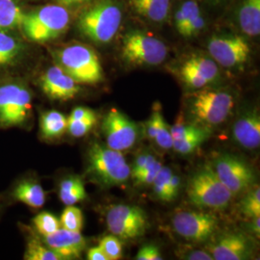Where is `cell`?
I'll list each match as a JSON object with an SVG mask.
<instances>
[{"label": "cell", "instance_id": "5bb4252c", "mask_svg": "<svg viewBox=\"0 0 260 260\" xmlns=\"http://www.w3.org/2000/svg\"><path fill=\"white\" fill-rule=\"evenodd\" d=\"M39 84L49 100L59 102L75 99L81 90L80 84L57 64L47 68L40 76Z\"/></svg>", "mask_w": 260, "mask_h": 260}, {"label": "cell", "instance_id": "ee69618b", "mask_svg": "<svg viewBox=\"0 0 260 260\" xmlns=\"http://www.w3.org/2000/svg\"><path fill=\"white\" fill-rule=\"evenodd\" d=\"M87 258L89 260H109L100 245L96 247H92L88 250Z\"/></svg>", "mask_w": 260, "mask_h": 260}, {"label": "cell", "instance_id": "b9f144b4", "mask_svg": "<svg viewBox=\"0 0 260 260\" xmlns=\"http://www.w3.org/2000/svg\"><path fill=\"white\" fill-rule=\"evenodd\" d=\"M180 182H181L180 177L173 173L171 179H170V183H169L170 202L175 201L177 195H178V192H179V189H180Z\"/></svg>", "mask_w": 260, "mask_h": 260}, {"label": "cell", "instance_id": "8d00e7d4", "mask_svg": "<svg viewBox=\"0 0 260 260\" xmlns=\"http://www.w3.org/2000/svg\"><path fill=\"white\" fill-rule=\"evenodd\" d=\"M154 141L156 142L158 146L163 149H173L174 139L171 134V130L169 127V124L165 120H163L159 125L157 133L155 135Z\"/></svg>", "mask_w": 260, "mask_h": 260}, {"label": "cell", "instance_id": "7bdbcfd3", "mask_svg": "<svg viewBox=\"0 0 260 260\" xmlns=\"http://www.w3.org/2000/svg\"><path fill=\"white\" fill-rule=\"evenodd\" d=\"M184 258L188 260H213L211 253L205 250H195L186 253Z\"/></svg>", "mask_w": 260, "mask_h": 260}, {"label": "cell", "instance_id": "7402d4cb", "mask_svg": "<svg viewBox=\"0 0 260 260\" xmlns=\"http://www.w3.org/2000/svg\"><path fill=\"white\" fill-rule=\"evenodd\" d=\"M68 118L56 110L43 112L40 118L41 136L46 140H55L62 137L67 131Z\"/></svg>", "mask_w": 260, "mask_h": 260}, {"label": "cell", "instance_id": "9a60e30c", "mask_svg": "<svg viewBox=\"0 0 260 260\" xmlns=\"http://www.w3.org/2000/svg\"><path fill=\"white\" fill-rule=\"evenodd\" d=\"M207 251L215 260H246L253 255L254 246L244 233H226L210 244Z\"/></svg>", "mask_w": 260, "mask_h": 260}, {"label": "cell", "instance_id": "44dd1931", "mask_svg": "<svg viewBox=\"0 0 260 260\" xmlns=\"http://www.w3.org/2000/svg\"><path fill=\"white\" fill-rule=\"evenodd\" d=\"M130 5L140 16L152 22L167 19L171 0H130Z\"/></svg>", "mask_w": 260, "mask_h": 260}, {"label": "cell", "instance_id": "83f0119b", "mask_svg": "<svg viewBox=\"0 0 260 260\" xmlns=\"http://www.w3.org/2000/svg\"><path fill=\"white\" fill-rule=\"evenodd\" d=\"M61 228L80 233L83 229L84 216L80 208L74 205H67L65 210L60 217Z\"/></svg>", "mask_w": 260, "mask_h": 260}, {"label": "cell", "instance_id": "9c48e42d", "mask_svg": "<svg viewBox=\"0 0 260 260\" xmlns=\"http://www.w3.org/2000/svg\"><path fill=\"white\" fill-rule=\"evenodd\" d=\"M108 231L120 240H131L143 236L149 226L146 212L136 205H113L107 211Z\"/></svg>", "mask_w": 260, "mask_h": 260}, {"label": "cell", "instance_id": "c3c4849f", "mask_svg": "<svg viewBox=\"0 0 260 260\" xmlns=\"http://www.w3.org/2000/svg\"><path fill=\"white\" fill-rule=\"evenodd\" d=\"M0 211H1V202H0Z\"/></svg>", "mask_w": 260, "mask_h": 260}, {"label": "cell", "instance_id": "30bf717a", "mask_svg": "<svg viewBox=\"0 0 260 260\" xmlns=\"http://www.w3.org/2000/svg\"><path fill=\"white\" fill-rule=\"evenodd\" d=\"M209 55L218 65L228 69L239 68L251 55L248 41L239 35H217L208 41Z\"/></svg>", "mask_w": 260, "mask_h": 260}, {"label": "cell", "instance_id": "bcb514c9", "mask_svg": "<svg viewBox=\"0 0 260 260\" xmlns=\"http://www.w3.org/2000/svg\"><path fill=\"white\" fill-rule=\"evenodd\" d=\"M251 231L252 233L259 235L260 233V217H256L253 219L251 223Z\"/></svg>", "mask_w": 260, "mask_h": 260}, {"label": "cell", "instance_id": "ffe728a7", "mask_svg": "<svg viewBox=\"0 0 260 260\" xmlns=\"http://www.w3.org/2000/svg\"><path fill=\"white\" fill-rule=\"evenodd\" d=\"M237 22L244 34L256 37L260 33V0H243L237 12Z\"/></svg>", "mask_w": 260, "mask_h": 260}, {"label": "cell", "instance_id": "8fae6325", "mask_svg": "<svg viewBox=\"0 0 260 260\" xmlns=\"http://www.w3.org/2000/svg\"><path fill=\"white\" fill-rule=\"evenodd\" d=\"M215 173L233 195L248 190L255 181L252 168L240 158L223 154L214 160Z\"/></svg>", "mask_w": 260, "mask_h": 260}, {"label": "cell", "instance_id": "4dcf8cb0", "mask_svg": "<svg viewBox=\"0 0 260 260\" xmlns=\"http://www.w3.org/2000/svg\"><path fill=\"white\" fill-rule=\"evenodd\" d=\"M172 175L173 171L170 168L162 166L160 172L158 173L157 177H155L151 184L153 194L161 202L171 203L169 197V183Z\"/></svg>", "mask_w": 260, "mask_h": 260}, {"label": "cell", "instance_id": "52a82bcc", "mask_svg": "<svg viewBox=\"0 0 260 260\" xmlns=\"http://www.w3.org/2000/svg\"><path fill=\"white\" fill-rule=\"evenodd\" d=\"M187 104L196 121L207 126H216L231 115L234 99L226 91L203 88L188 96Z\"/></svg>", "mask_w": 260, "mask_h": 260}, {"label": "cell", "instance_id": "f546056e", "mask_svg": "<svg viewBox=\"0 0 260 260\" xmlns=\"http://www.w3.org/2000/svg\"><path fill=\"white\" fill-rule=\"evenodd\" d=\"M209 131L204 128L201 132L197 133L195 135L186 137L183 139L176 140L173 144V149L180 154H188L193 152L196 149H198L205 140L208 137Z\"/></svg>", "mask_w": 260, "mask_h": 260}, {"label": "cell", "instance_id": "ab89813d", "mask_svg": "<svg viewBox=\"0 0 260 260\" xmlns=\"http://www.w3.org/2000/svg\"><path fill=\"white\" fill-rule=\"evenodd\" d=\"M137 260H162V254L156 246L145 245L140 248L139 251L135 257Z\"/></svg>", "mask_w": 260, "mask_h": 260}, {"label": "cell", "instance_id": "836d02e7", "mask_svg": "<svg viewBox=\"0 0 260 260\" xmlns=\"http://www.w3.org/2000/svg\"><path fill=\"white\" fill-rule=\"evenodd\" d=\"M100 246L109 260L121 259L122 256L121 242L115 235H108L103 237L100 241Z\"/></svg>", "mask_w": 260, "mask_h": 260}, {"label": "cell", "instance_id": "1f68e13d", "mask_svg": "<svg viewBox=\"0 0 260 260\" xmlns=\"http://www.w3.org/2000/svg\"><path fill=\"white\" fill-rule=\"evenodd\" d=\"M240 210L248 218L254 219L260 217V189L258 186L250 191L249 194L243 199Z\"/></svg>", "mask_w": 260, "mask_h": 260}, {"label": "cell", "instance_id": "6da1fadb", "mask_svg": "<svg viewBox=\"0 0 260 260\" xmlns=\"http://www.w3.org/2000/svg\"><path fill=\"white\" fill-rule=\"evenodd\" d=\"M71 14L61 4H47L23 14L19 27L29 41L47 43L53 41L69 27Z\"/></svg>", "mask_w": 260, "mask_h": 260}, {"label": "cell", "instance_id": "7c38bea8", "mask_svg": "<svg viewBox=\"0 0 260 260\" xmlns=\"http://www.w3.org/2000/svg\"><path fill=\"white\" fill-rule=\"evenodd\" d=\"M175 232L192 243H203L212 237L218 220L213 214L202 211H179L173 217Z\"/></svg>", "mask_w": 260, "mask_h": 260}, {"label": "cell", "instance_id": "ac0fdd59", "mask_svg": "<svg viewBox=\"0 0 260 260\" xmlns=\"http://www.w3.org/2000/svg\"><path fill=\"white\" fill-rule=\"evenodd\" d=\"M27 53V47L19 38L0 31V70L20 64Z\"/></svg>", "mask_w": 260, "mask_h": 260}, {"label": "cell", "instance_id": "7dc6e473", "mask_svg": "<svg viewBox=\"0 0 260 260\" xmlns=\"http://www.w3.org/2000/svg\"><path fill=\"white\" fill-rule=\"evenodd\" d=\"M212 1H215V2H219V1H223V0H212Z\"/></svg>", "mask_w": 260, "mask_h": 260}, {"label": "cell", "instance_id": "3957f363", "mask_svg": "<svg viewBox=\"0 0 260 260\" xmlns=\"http://www.w3.org/2000/svg\"><path fill=\"white\" fill-rule=\"evenodd\" d=\"M33 94L19 79L0 81V128L24 127L32 118Z\"/></svg>", "mask_w": 260, "mask_h": 260}, {"label": "cell", "instance_id": "ba28073f", "mask_svg": "<svg viewBox=\"0 0 260 260\" xmlns=\"http://www.w3.org/2000/svg\"><path fill=\"white\" fill-rule=\"evenodd\" d=\"M122 59L135 66H157L168 56V47L160 39L140 30H133L121 40Z\"/></svg>", "mask_w": 260, "mask_h": 260}, {"label": "cell", "instance_id": "d6a6232c", "mask_svg": "<svg viewBox=\"0 0 260 260\" xmlns=\"http://www.w3.org/2000/svg\"><path fill=\"white\" fill-rule=\"evenodd\" d=\"M98 117L93 116L83 120H69L68 119V125L67 131L75 138L83 137L86 134H88L93 126L96 124Z\"/></svg>", "mask_w": 260, "mask_h": 260}, {"label": "cell", "instance_id": "d6986e66", "mask_svg": "<svg viewBox=\"0 0 260 260\" xmlns=\"http://www.w3.org/2000/svg\"><path fill=\"white\" fill-rule=\"evenodd\" d=\"M15 201L27 205L33 209L42 208L47 200V192L43 186L34 179H22L17 183L12 192Z\"/></svg>", "mask_w": 260, "mask_h": 260}, {"label": "cell", "instance_id": "2e32d148", "mask_svg": "<svg viewBox=\"0 0 260 260\" xmlns=\"http://www.w3.org/2000/svg\"><path fill=\"white\" fill-rule=\"evenodd\" d=\"M42 240L62 260L80 258L87 246L86 239L81 233L63 228H60L55 233L43 236Z\"/></svg>", "mask_w": 260, "mask_h": 260}, {"label": "cell", "instance_id": "4fadbf2b", "mask_svg": "<svg viewBox=\"0 0 260 260\" xmlns=\"http://www.w3.org/2000/svg\"><path fill=\"white\" fill-rule=\"evenodd\" d=\"M103 131L108 148L118 151L131 149L138 138L136 123L117 108H112L104 117Z\"/></svg>", "mask_w": 260, "mask_h": 260}, {"label": "cell", "instance_id": "8992f818", "mask_svg": "<svg viewBox=\"0 0 260 260\" xmlns=\"http://www.w3.org/2000/svg\"><path fill=\"white\" fill-rule=\"evenodd\" d=\"M187 196L197 207L221 210L229 206L233 194L223 185L213 167L205 165L190 177Z\"/></svg>", "mask_w": 260, "mask_h": 260}, {"label": "cell", "instance_id": "f35d334b", "mask_svg": "<svg viewBox=\"0 0 260 260\" xmlns=\"http://www.w3.org/2000/svg\"><path fill=\"white\" fill-rule=\"evenodd\" d=\"M164 120L159 108H155L146 124V133L149 139L154 140L160 123Z\"/></svg>", "mask_w": 260, "mask_h": 260}, {"label": "cell", "instance_id": "cb8c5ba5", "mask_svg": "<svg viewBox=\"0 0 260 260\" xmlns=\"http://www.w3.org/2000/svg\"><path fill=\"white\" fill-rule=\"evenodd\" d=\"M23 14L17 0H0V31L19 27Z\"/></svg>", "mask_w": 260, "mask_h": 260}, {"label": "cell", "instance_id": "5b68a950", "mask_svg": "<svg viewBox=\"0 0 260 260\" xmlns=\"http://www.w3.org/2000/svg\"><path fill=\"white\" fill-rule=\"evenodd\" d=\"M87 173L100 185L112 187L129 179L130 167L121 151L94 143L88 151Z\"/></svg>", "mask_w": 260, "mask_h": 260}, {"label": "cell", "instance_id": "277c9868", "mask_svg": "<svg viewBox=\"0 0 260 260\" xmlns=\"http://www.w3.org/2000/svg\"><path fill=\"white\" fill-rule=\"evenodd\" d=\"M56 62L78 84H98L104 78L95 51L83 44H71L56 50Z\"/></svg>", "mask_w": 260, "mask_h": 260}, {"label": "cell", "instance_id": "d4e9b609", "mask_svg": "<svg viewBox=\"0 0 260 260\" xmlns=\"http://www.w3.org/2000/svg\"><path fill=\"white\" fill-rule=\"evenodd\" d=\"M183 66L205 79L208 84L213 82L219 75V67L212 58L203 55H194L187 59Z\"/></svg>", "mask_w": 260, "mask_h": 260}, {"label": "cell", "instance_id": "7a4b0ae2", "mask_svg": "<svg viewBox=\"0 0 260 260\" xmlns=\"http://www.w3.org/2000/svg\"><path fill=\"white\" fill-rule=\"evenodd\" d=\"M122 12L114 0H100L85 10L78 19L84 36L95 44H108L121 27Z\"/></svg>", "mask_w": 260, "mask_h": 260}, {"label": "cell", "instance_id": "d590c367", "mask_svg": "<svg viewBox=\"0 0 260 260\" xmlns=\"http://www.w3.org/2000/svg\"><path fill=\"white\" fill-rule=\"evenodd\" d=\"M162 163L155 159L149 167L147 168L140 176L134 179L135 183L138 185H149L152 184L155 177H157L158 173L162 168Z\"/></svg>", "mask_w": 260, "mask_h": 260}, {"label": "cell", "instance_id": "74e56055", "mask_svg": "<svg viewBox=\"0 0 260 260\" xmlns=\"http://www.w3.org/2000/svg\"><path fill=\"white\" fill-rule=\"evenodd\" d=\"M156 158L154 157L152 154L150 153H143L140 154L138 157L136 158L133 167L130 169V177L133 179H135L136 177L140 176L149 165L155 160Z\"/></svg>", "mask_w": 260, "mask_h": 260}, {"label": "cell", "instance_id": "f6af8a7d", "mask_svg": "<svg viewBox=\"0 0 260 260\" xmlns=\"http://www.w3.org/2000/svg\"><path fill=\"white\" fill-rule=\"evenodd\" d=\"M58 4H61L63 6H74L87 2L88 0H57Z\"/></svg>", "mask_w": 260, "mask_h": 260}, {"label": "cell", "instance_id": "e0dca14e", "mask_svg": "<svg viewBox=\"0 0 260 260\" xmlns=\"http://www.w3.org/2000/svg\"><path fill=\"white\" fill-rule=\"evenodd\" d=\"M235 141L247 149H255L260 145V116L257 109L245 112L235 121L233 130Z\"/></svg>", "mask_w": 260, "mask_h": 260}, {"label": "cell", "instance_id": "603a6c76", "mask_svg": "<svg viewBox=\"0 0 260 260\" xmlns=\"http://www.w3.org/2000/svg\"><path fill=\"white\" fill-rule=\"evenodd\" d=\"M59 198L66 205H75L87 198L83 179L78 176H70L59 184Z\"/></svg>", "mask_w": 260, "mask_h": 260}, {"label": "cell", "instance_id": "e575fe53", "mask_svg": "<svg viewBox=\"0 0 260 260\" xmlns=\"http://www.w3.org/2000/svg\"><path fill=\"white\" fill-rule=\"evenodd\" d=\"M205 127H199L197 125H192V124H187L181 121H177L172 127H170L171 134L174 141L176 140L183 139L186 137L195 135L197 133L201 132L202 130Z\"/></svg>", "mask_w": 260, "mask_h": 260}, {"label": "cell", "instance_id": "484cf974", "mask_svg": "<svg viewBox=\"0 0 260 260\" xmlns=\"http://www.w3.org/2000/svg\"><path fill=\"white\" fill-rule=\"evenodd\" d=\"M26 242V249L23 254V258L25 260H62L61 257L56 253L55 251L49 249L47 245L30 233Z\"/></svg>", "mask_w": 260, "mask_h": 260}, {"label": "cell", "instance_id": "4316f807", "mask_svg": "<svg viewBox=\"0 0 260 260\" xmlns=\"http://www.w3.org/2000/svg\"><path fill=\"white\" fill-rule=\"evenodd\" d=\"M201 11V8L196 0H185L181 3V5L177 8L175 14V25L177 32L184 37L186 29L190 20L193 19L198 12Z\"/></svg>", "mask_w": 260, "mask_h": 260}, {"label": "cell", "instance_id": "60d3db41", "mask_svg": "<svg viewBox=\"0 0 260 260\" xmlns=\"http://www.w3.org/2000/svg\"><path fill=\"white\" fill-rule=\"evenodd\" d=\"M93 116H96L95 113L90 109V108H87V107H82V106H79V107H75V109L72 111L70 117L68 118L69 120H83V119H87V118H90V117H93Z\"/></svg>", "mask_w": 260, "mask_h": 260}, {"label": "cell", "instance_id": "f1b7e54d", "mask_svg": "<svg viewBox=\"0 0 260 260\" xmlns=\"http://www.w3.org/2000/svg\"><path fill=\"white\" fill-rule=\"evenodd\" d=\"M32 223L36 232L42 236L55 233L56 231L61 228L60 220L55 215L47 211L38 214L37 216L34 217Z\"/></svg>", "mask_w": 260, "mask_h": 260}]
</instances>
